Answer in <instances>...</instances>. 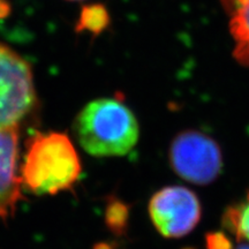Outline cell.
I'll list each match as a JSON object with an SVG mask.
<instances>
[{"mask_svg":"<svg viewBox=\"0 0 249 249\" xmlns=\"http://www.w3.org/2000/svg\"><path fill=\"white\" fill-rule=\"evenodd\" d=\"M67 1H82V0H67Z\"/></svg>","mask_w":249,"mask_h":249,"instance_id":"cell-14","label":"cell"},{"mask_svg":"<svg viewBox=\"0 0 249 249\" xmlns=\"http://www.w3.org/2000/svg\"><path fill=\"white\" fill-rule=\"evenodd\" d=\"M202 209L195 193L182 186L164 187L149 202V216L165 238H181L195 229Z\"/></svg>","mask_w":249,"mask_h":249,"instance_id":"cell-5","label":"cell"},{"mask_svg":"<svg viewBox=\"0 0 249 249\" xmlns=\"http://www.w3.org/2000/svg\"><path fill=\"white\" fill-rule=\"evenodd\" d=\"M229 21L234 49L233 57L249 67V0H219Z\"/></svg>","mask_w":249,"mask_h":249,"instance_id":"cell-7","label":"cell"},{"mask_svg":"<svg viewBox=\"0 0 249 249\" xmlns=\"http://www.w3.org/2000/svg\"><path fill=\"white\" fill-rule=\"evenodd\" d=\"M236 249H249V244H241Z\"/></svg>","mask_w":249,"mask_h":249,"instance_id":"cell-13","label":"cell"},{"mask_svg":"<svg viewBox=\"0 0 249 249\" xmlns=\"http://www.w3.org/2000/svg\"><path fill=\"white\" fill-rule=\"evenodd\" d=\"M128 205L119 200H116V198H111L107 207V213H105V219H107L108 229L117 235L124 234L127 225H128Z\"/></svg>","mask_w":249,"mask_h":249,"instance_id":"cell-9","label":"cell"},{"mask_svg":"<svg viewBox=\"0 0 249 249\" xmlns=\"http://www.w3.org/2000/svg\"><path fill=\"white\" fill-rule=\"evenodd\" d=\"M35 102L30 64L11 46L0 42V128L18 127Z\"/></svg>","mask_w":249,"mask_h":249,"instance_id":"cell-3","label":"cell"},{"mask_svg":"<svg viewBox=\"0 0 249 249\" xmlns=\"http://www.w3.org/2000/svg\"><path fill=\"white\" fill-rule=\"evenodd\" d=\"M107 23L108 15L105 8L99 5H91L83 8L77 28L82 30H88L97 35L107 26Z\"/></svg>","mask_w":249,"mask_h":249,"instance_id":"cell-10","label":"cell"},{"mask_svg":"<svg viewBox=\"0 0 249 249\" xmlns=\"http://www.w3.org/2000/svg\"><path fill=\"white\" fill-rule=\"evenodd\" d=\"M81 161L67 134L38 133L28 144L20 171L22 186L37 195L71 189L80 178Z\"/></svg>","mask_w":249,"mask_h":249,"instance_id":"cell-2","label":"cell"},{"mask_svg":"<svg viewBox=\"0 0 249 249\" xmlns=\"http://www.w3.org/2000/svg\"><path fill=\"white\" fill-rule=\"evenodd\" d=\"M18 127L0 128V222L17 213L22 200V180L18 172Z\"/></svg>","mask_w":249,"mask_h":249,"instance_id":"cell-6","label":"cell"},{"mask_svg":"<svg viewBox=\"0 0 249 249\" xmlns=\"http://www.w3.org/2000/svg\"><path fill=\"white\" fill-rule=\"evenodd\" d=\"M74 132L81 147L95 157L127 155L140 135L133 112L113 98L88 103L75 118Z\"/></svg>","mask_w":249,"mask_h":249,"instance_id":"cell-1","label":"cell"},{"mask_svg":"<svg viewBox=\"0 0 249 249\" xmlns=\"http://www.w3.org/2000/svg\"><path fill=\"white\" fill-rule=\"evenodd\" d=\"M223 226L239 241L249 242V192L244 201L227 208Z\"/></svg>","mask_w":249,"mask_h":249,"instance_id":"cell-8","label":"cell"},{"mask_svg":"<svg viewBox=\"0 0 249 249\" xmlns=\"http://www.w3.org/2000/svg\"><path fill=\"white\" fill-rule=\"evenodd\" d=\"M205 240L208 249H232L231 239L223 232L208 233Z\"/></svg>","mask_w":249,"mask_h":249,"instance_id":"cell-11","label":"cell"},{"mask_svg":"<svg viewBox=\"0 0 249 249\" xmlns=\"http://www.w3.org/2000/svg\"><path fill=\"white\" fill-rule=\"evenodd\" d=\"M9 4L7 0H0V18H5L9 14Z\"/></svg>","mask_w":249,"mask_h":249,"instance_id":"cell-12","label":"cell"},{"mask_svg":"<svg viewBox=\"0 0 249 249\" xmlns=\"http://www.w3.org/2000/svg\"><path fill=\"white\" fill-rule=\"evenodd\" d=\"M169 160L180 178L200 186L214 181L223 169V156L218 143L197 130H185L174 138L170 145Z\"/></svg>","mask_w":249,"mask_h":249,"instance_id":"cell-4","label":"cell"}]
</instances>
